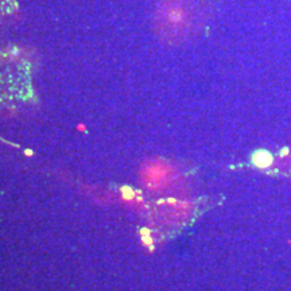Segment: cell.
Instances as JSON below:
<instances>
[{"label":"cell","instance_id":"cell-1","mask_svg":"<svg viewBox=\"0 0 291 291\" xmlns=\"http://www.w3.org/2000/svg\"><path fill=\"white\" fill-rule=\"evenodd\" d=\"M77 130H78V131H81V132H82V131H85V126H84V124H80V126L77 127Z\"/></svg>","mask_w":291,"mask_h":291}]
</instances>
